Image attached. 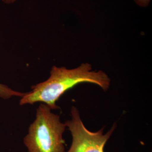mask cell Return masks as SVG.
Listing matches in <instances>:
<instances>
[{
	"instance_id": "obj_1",
	"label": "cell",
	"mask_w": 152,
	"mask_h": 152,
	"mask_svg": "<svg viewBox=\"0 0 152 152\" xmlns=\"http://www.w3.org/2000/svg\"><path fill=\"white\" fill-rule=\"evenodd\" d=\"M81 83L97 85L104 91L108 90L110 79L103 71H92L89 63H82L73 69L54 66L50 71V76L45 81L31 87L32 91L24 94L20 105L34 104L41 102L48 105L51 110L59 108L56 105L64 92Z\"/></svg>"
},
{
	"instance_id": "obj_2",
	"label": "cell",
	"mask_w": 152,
	"mask_h": 152,
	"mask_svg": "<svg viewBox=\"0 0 152 152\" xmlns=\"http://www.w3.org/2000/svg\"><path fill=\"white\" fill-rule=\"evenodd\" d=\"M51 110L44 103L37 109L36 119L24 138L28 152H65L63 135L66 127L60 116Z\"/></svg>"
},
{
	"instance_id": "obj_3",
	"label": "cell",
	"mask_w": 152,
	"mask_h": 152,
	"mask_svg": "<svg viewBox=\"0 0 152 152\" xmlns=\"http://www.w3.org/2000/svg\"><path fill=\"white\" fill-rule=\"evenodd\" d=\"M71 115L72 119L65 122L72 137L71 147L66 152H104V147L113 133L116 123L103 134L104 127L96 132L88 130L82 121L78 109L75 106L71 108Z\"/></svg>"
},
{
	"instance_id": "obj_4",
	"label": "cell",
	"mask_w": 152,
	"mask_h": 152,
	"mask_svg": "<svg viewBox=\"0 0 152 152\" xmlns=\"http://www.w3.org/2000/svg\"><path fill=\"white\" fill-rule=\"evenodd\" d=\"M24 94L12 90L7 86L0 83V97L4 99H8L12 96L22 97Z\"/></svg>"
},
{
	"instance_id": "obj_5",
	"label": "cell",
	"mask_w": 152,
	"mask_h": 152,
	"mask_svg": "<svg viewBox=\"0 0 152 152\" xmlns=\"http://www.w3.org/2000/svg\"><path fill=\"white\" fill-rule=\"evenodd\" d=\"M151 0H134L136 4L142 7H146L149 5Z\"/></svg>"
},
{
	"instance_id": "obj_6",
	"label": "cell",
	"mask_w": 152,
	"mask_h": 152,
	"mask_svg": "<svg viewBox=\"0 0 152 152\" xmlns=\"http://www.w3.org/2000/svg\"><path fill=\"white\" fill-rule=\"evenodd\" d=\"M15 1H16V0H4V1H5L6 3H12Z\"/></svg>"
}]
</instances>
